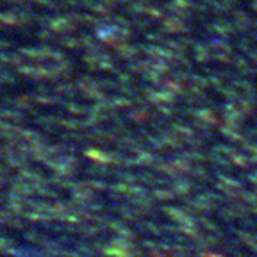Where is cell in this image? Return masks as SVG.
Masks as SVG:
<instances>
[]
</instances>
